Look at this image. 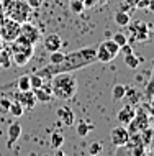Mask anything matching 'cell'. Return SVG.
I'll list each match as a JSON object with an SVG mask.
<instances>
[{"label": "cell", "instance_id": "cell-1", "mask_svg": "<svg viewBox=\"0 0 154 156\" xmlns=\"http://www.w3.org/2000/svg\"><path fill=\"white\" fill-rule=\"evenodd\" d=\"M95 61H97V48L87 46V48H80V49H76L72 53L64 54V59L59 64H51L49 62L48 66L41 67L36 74H39L44 79H51L54 74L72 73V71H77V69H82V67L94 64Z\"/></svg>", "mask_w": 154, "mask_h": 156}, {"label": "cell", "instance_id": "cell-2", "mask_svg": "<svg viewBox=\"0 0 154 156\" xmlns=\"http://www.w3.org/2000/svg\"><path fill=\"white\" fill-rule=\"evenodd\" d=\"M53 97L59 100H70L77 94V81L70 73H59L54 74L51 79Z\"/></svg>", "mask_w": 154, "mask_h": 156}, {"label": "cell", "instance_id": "cell-3", "mask_svg": "<svg viewBox=\"0 0 154 156\" xmlns=\"http://www.w3.org/2000/svg\"><path fill=\"white\" fill-rule=\"evenodd\" d=\"M5 12V16L15 20L18 23H23L30 18L31 8L28 7V3L25 0H0Z\"/></svg>", "mask_w": 154, "mask_h": 156}, {"label": "cell", "instance_id": "cell-4", "mask_svg": "<svg viewBox=\"0 0 154 156\" xmlns=\"http://www.w3.org/2000/svg\"><path fill=\"white\" fill-rule=\"evenodd\" d=\"M20 25L22 23H18V22H15V20L5 16V20L0 25V36H2L3 43H12V41L20 35Z\"/></svg>", "mask_w": 154, "mask_h": 156}, {"label": "cell", "instance_id": "cell-5", "mask_svg": "<svg viewBox=\"0 0 154 156\" xmlns=\"http://www.w3.org/2000/svg\"><path fill=\"white\" fill-rule=\"evenodd\" d=\"M20 35L25 36L30 43L33 44H36V43H39V40H41V31H39V28H36L35 25H33L31 22H23L22 25H20Z\"/></svg>", "mask_w": 154, "mask_h": 156}, {"label": "cell", "instance_id": "cell-6", "mask_svg": "<svg viewBox=\"0 0 154 156\" xmlns=\"http://www.w3.org/2000/svg\"><path fill=\"white\" fill-rule=\"evenodd\" d=\"M12 51H18V53L26 54L28 58H33V54H35V44L30 43L25 36L18 35L12 41Z\"/></svg>", "mask_w": 154, "mask_h": 156}, {"label": "cell", "instance_id": "cell-7", "mask_svg": "<svg viewBox=\"0 0 154 156\" xmlns=\"http://www.w3.org/2000/svg\"><path fill=\"white\" fill-rule=\"evenodd\" d=\"M110 140L115 146H125L130 141V132H128V128H125V125L115 126L110 132Z\"/></svg>", "mask_w": 154, "mask_h": 156}, {"label": "cell", "instance_id": "cell-8", "mask_svg": "<svg viewBox=\"0 0 154 156\" xmlns=\"http://www.w3.org/2000/svg\"><path fill=\"white\" fill-rule=\"evenodd\" d=\"M15 99L23 105L25 110H31V108H35L36 104H38V99H36L35 92L31 89L30 90H18L15 94Z\"/></svg>", "mask_w": 154, "mask_h": 156}, {"label": "cell", "instance_id": "cell-9", "mask_svg": "<svg viewBox=\"0 0 154 156\" xmlns=\"http://www.w3.org/2000/svg\"><path fill=\"white\" fill-rule=\"evenodd\" d=\"M56 115H57V119H59V122L64 126H72L74 125L76 115H74L72 108H70L69 105H61V107H57Z\"/></svg>", "mask_w": 154, "mask_h": 156}, {"label": "cell", "instance_id": "cell-10", "mask_svg": "<svg viewBox=\"0 0 154 156\" xmlns=\"http://www.w3.org/2000/svg\"><path fill=\"white\" fill-rule=\"evenodd\" d=\"M43 46H44V49L49 51V53L57 51V49L62 48V40H61L59 35L51 33V35H48L46 38H43Z\"/></svg>", "mask_w": 154, "mask_h": 156}, {"label": "cell", "instance_id": "cell-11", "mask_svg": "<svg viewBox=\"0 0 154 156\" xmlns=\"http://www.w3.org/2000/svg\"><path fill=\"white\" fill-rule=\"evenodd\" d=\"M135 117H136V112L131 105H125L121 110L116 113V119H118V122L121 125H130L131 122L135 120Z\"/></svg>", "mask_w": 154, "mask_h": 156}, {"label": "cell", "instance_id": "cell-12", "mask_svg": "<svg viewBox=\"0 0 154 156\" xmlns=\"http://www.w3.org/2000/svg\"><path fill=\"white\" fill-rule=\"evenodd\" d=\"M20 135H22V125L18 123V122H15V123H12L8 126V138H7V146L8 148H12V146L16 143V140L20 138Z\"/></svg>", "mask_w": 154, "mask_h": 156}, {"label": "cell", "instance_id": "cell-13", "mask_svg": "<svg viewBox=\"0 0 154 156\" xmlns=\"http://www.w3.org/2000/svg\"><path fill=\"white\" fill-rule=\"evenodd\" d=\"M128 27H130V25H128ZM130 30H131V33H133L136 38H138L139 41L148 40V27H146V23L138 22L135 27H130Z\"/></svg>", "mask_w": 154, "mask_h": 156}, {"label": "cell", "instance_id": "cell-14", "mask_svg": "<svg viewBox=\"0 0 154 156\" xmlns=\"http://www.w3.org/2000/svg\"><path fill=\"white\" fill-rule=\"evenodd\" d=\"M12 61H13V64L16 67H23V66H26L28 62H30L31 58H28L26 54H23V53H18V51H12Z\"/></svg>", "mask_w": 154, "mask_h": 156}, {"label": "cell", "instance_id": "cell-15", "mask_svg": "<svg viewBox=\"0 0 154 156\" xmlns=\"http://www.w3.org/2000/svg\"><path fill=\"white\" fill-rule=\"evenodd\" d=\"M113 59H115V58L107 51V48L102 43L97 46V61H100V62H110V61H113Z\"/></svg>", "mask_w": 154, "mask_h": 156}, {"label": "cell", "instance_id": "cell-16", "mask_svg": "<svg viewBox=\"0 0 154 156\" xmlns=\"http://www.w3.org/2000/svg\"><path fill=\"white\" fill-rule=\"evenodd\" d=\"M92 130H94V125H92V123H89V122H84V120H82V122H79V123H77L76 133H77L80 138H85L87 135L92 132Z\"/></svg>", "mask_w": 154, "mask_h": 156}, {"label": "cell", "instance_id": "cell-17", "mask_svg": "<svg viewBox=\"0 0 154 156\" xmlns=\"http://www.w3.org/2000/svg\"><path fill=\"white\" fill-rule=\"evenodd\" d=\"M8 113H12V117H15V119H20V117L25 113V107L22 104L18 102V100H12L10 104V110H8Z\"/></svg>", "mask_w": 154, "mask_h": 156}, {"label": "cell", "instance_id": "cell-18", "mask_svg": "<svg viewBox=\"0 0 154 156\" xmlns=\"http://www.w3.org/2000/svg\"><path fill=\"white\" fill-rule=\"evenodd\" d=\"M130 15H128V12L125 10H120L115 13V23L118 25V27H128L130 25Z\"/></svg>", "mask_w": 154, "mask_h": 156}, {"label": "cell", "instance_id": "cell-19", "mask_svg": "<svg viewBox=\"0 0 154 156\" xmlns=\"http://www.w3.org/2000/svg\"><path fill=\"white\" fill-rule=\"evenodd\" d=\"M125 92H126V86L116 84V86H113V89H111V99H113L115 102H118V100H121L125 97Z\"/></svg>", "mask_w": 154, "mask_h": 156}, {"label": "cell", "instance_id": "cell-20", "mask_svg": "<svg viewBox=\"0 0 154 156\" xmlns=\"http://www.w3.org/2000/svg\"><path fill=\"white\" fill-rule=\"evenodd\" d=\"M102 44L105 46V48H107V51L110 53L113 58H116V56L120 54V46L116 44L115 41L111 40V38H110V40H105V41H102Z\"/></svg>", "mask_w": 154, "mask_h": 156}, {"label": "cell", "instance_id": "cell-21", "mask_svg": "<svg viewBox=\"0 0 154 156\" xmlns=\"http://www.w3.org/2000/svg\"><path fill=\"white\" fill-rule=\"evenodd\" d=\"M62 145H64V135L61 132H53L51 133V146L56 150H59Z\"/></svg>", "mask_w": 154, "mask_h": 156}, {"label": "cell", "instance_id": "cell-22", "mask_svg": "<svg viewBox=\"0 0 154 156\" xmlns=\"http://www.w3.org/2000/svg\"><path fill=\"white\" fill-rule=\"evenodd\" d=\"M16 87H18V90H30V89H31L30 76H26V74L20 76L18 81H16Z\"/></svg>", "mask_w": 154, "mask_h": 156}, {"label": "cell", "instance_id": "cell-23", "mask_svg": "<svg viewBox=\"0 0 154 156\" xmlns=\"http://www.w3.org/2000/svg\"><path fill=\"white\" fill-rule=\"evenodd\" d=\"M139 62H141V59H139L138 56H135V53L125 54V64L130 67V69H136V67L139 66Z\"/></svg>", "mask_w": 154, "mask_h": 156}, {"label": "cell", "instance_id": "cell-24", "mask_svg": "<svg viewBox=\"0 0 154 156\" xmlns=\"http://www.w3.org/2000/svg\"><path fill=\"white\" fill-rule=\"evenodd\" d=\"M69 8L72 13H82L84 12V2H80V0H69Z\"/></svg>", "mask_w": 154, "mask_h": 156}, {"label": "cell", "instance_id": "cell-25", "mask_svg": "<svg viewBox=\"0 0 154 156\" xmlns=\"http://www.w3.org/2000/svg\"><path fill=\"white\" fill-rule=\"evenodd\" d=\"M10 64H12V56L8 54L7 49H2V51H0V67L5 69V67H8Z\"/></svg>", "mask_w": 154, "mask_h": 156}, {"label": "cell", "instance_id": "cell-26", "mask_svg": "<svg viewBox=\"0 0 154 156\" xmlns=\"http://www.w3.org/2000/svg\"><path fill=\"white\" fill-rule=\"evenodd\" d=\"M64 54H66V53H62L61 49L49 53V62H51V64H59V62L64 59Z\"/></svg>", "mask_w": 154, "mask_h": 156}, {"label": "cell", "instance_id": "cell-27", "mask_svg": "<svg viewBox=\"0 0 154 156\" xmlns=\"http://www.w3.org/2000/svg\"><path fill=\"white\" fill-rule=\"evenodd\" d=\"M30 82H31V89H38V87L43 86L44 77H41L39 74H33V76H30Z\"/></svg>", "mask_w": 154, "mask_h": 156}, {"label": "cell", "instance_id": "cell-28", "mask_svg": "<svg viewBox=\"0 0 154 156\" xmlns=\"http://www.w3.org/2000/svg\"><path fill=\"white\" fill-rule=\"evenodd\" d=\"M111 40H113L118 46H123V44H126V43H128V36L125 35V33H121V31L115 33V35L111 36Z\"/></svg>", "mask_w": 154, "mask_h": 156}, {"label": "cell", "instance_id": "cell-29", "mask_svg": "<svg viewBox=\"0 0 154 156\" xmlns=\"http://www.w3.org/2000/svg\"><path fill=\"white\" fill-rule=\"evenodd\" d=\"M102 151H103V145L100 141H92L90 143V146H89V153L90 154L95 156V154H100Z\"/></svg>", "mask_w": 154, "mask_h": 156}, {"label": "cell", "instance_id": "cell-30", "mask_svg": "<svg viewBox=\"0 0 154 156\" xmlns=\"http://www.w3.org/2000/svg\"><path fill=\"white\" fill-rule=\"evenodd\" d=\"M10 104H12V100L10 99H7V97H2L0 99V113H8V110H10Z\"/></svg>", "mask_w": 154, "mask_h": 156}, {"label": "cell", "instance_id": "cell-31", "mask_svg": "<svg viewBox=\"0 0 154 156\" xmlns=\"http://www.w3.org/2000/svg\"><path fill=\"white\" fill-rule=\"evenodd\" d=\"M125 97H128L130 99V102H136L138 100V92H136V89H133V87H126V92H125Z\"/></svg>", "mask_w": 154, "mask_h": 156}, {"label": "cell", "instance_id": "cell-32", "mask_svg": "<svg viewBox=\"0 0 154 156\" xmlns=\"http://www.w3.org/2000/svg\"><path fill=\"white\" fill-rule=\"evenodd\" d=\"M25 2L28 3V7H30L31 10H36V8H39V7H41L43 0H25Z\"/></svg>", "mask_w": 154, "mask_h": 156}, {"label": "cell", "instance_id": "cell-33", "mask_svg": "<svg viewBox=\"0 0 154 156\" xmlns=\"http://www.w3.org/2000/svg\"><path fill=\"white\" fill-rule=\"evenodd\" d=\"M120 53H123V54H131V53H133V48L126 43V44L120 46Z\"/></svg>", "mask_w": 154, "mask_h": 156}, {"label": "cell", "instance_id": "cell-34", "mask_svg": "<svg viewBox=\"0 0 154 156\" xmlns=\"http://www.w3.org/2000/svg\"><path fill=\"white\" fill-rule=\"evenodd\" d=\"M148 2L149 0H139V2L136 3V7L138 8H148Z\"/></svg>", "mask_w": 154, "mask_h": 156}, {"label": "cell", "instance_id": "cell-35", "mask_svg": "<svg viewBox=\"0 0 154 156\" xmlns=\"http://www.w3.org/2000/svg\"><path fill=\"white\" fill-rule=\"evenodd\" d=\"M95 3H97V0H84V7H85V8H87V7H89V8L94 7Z\"/></svg>", "mask_w": 154, "mask_h": 156}, {"label": "cell", "instance_id": "cell-36", "mask_svg": "<svg viewBox=\"0 0 154 156\" xmlns=\"http://www.w3.org/2000/svg\"><path fill=\"white\" fill-rule=\"evenodd\" d=\"M5 20V12H3V7H2V2H0V25H2V22Z\"/></svg>", "mask_w": 154, "mask_h": 156}, {"label": "cell", "instance_id": "cell-37", "mask_svg": "<svg viewBox=\"0 0 154 156\" xmlns=\"http://www.w3.org/2000/svg\"><path fill=\"white\" fill-rule=\"evenodd\" d=\"M148 10L151 12V13H154V0H149L148 2Z\"/></svg>", "mask_w": 154, "mask_h": 156}, {"label": "cell", "instance_id": "cell-38", "mask_svg": "<svg viewBox=\"0 0 154 156\" xmlns=\"http://www.w3.org/2000/svg\"><path fill=\"white\" fill-rule=\"evenodd\" d=\"M3 49V40H2V36H0V51Z\"/></svg>", "mask_w": 154, "mask_h": 156}, {"label": "cell", "instance_id": "cell-39", "mask_svg": "<svg viewBox=\"0 0 154 156\" xmlns=\"http://www.w3.org/2000/svg\"><path fill=\"white\" fill-rule=\"evenodd\" d=\"M80 2H84V0H80Z\"/></svg>", "mask_w": 154, "mask_h": 156}]
</instances>
